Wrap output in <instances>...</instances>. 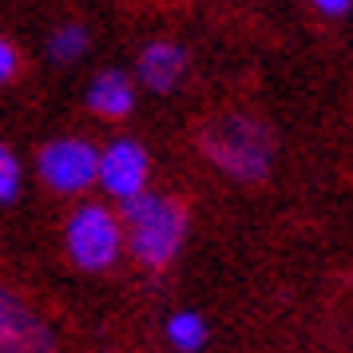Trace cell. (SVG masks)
<instances>
[{
    "instance_id": "obj_10",
    "label": "cell",
    "mask_w": 353,
    "mask_h": 353,
    "mask_svg": "<svg viewBox=\"0 0 353 353\" xmlns=\"http://www.w3.org/2000/svg\"><path fill=\"white\" fill-rule=\"evenodd\" d=\"M92 52V32L83 28L80 20L56 24L48 36V60L52 64H80L83 56Z\"/></svg>"
},
{
    "instance_id": "obj_6",
    "label": "cell",
    "mask_w": 353,
    "mask_h": 353,
    "mask_svg": "<svg viewBox=\"0 0 353 353\" xmlns=\"http://www.w3.org/2000/svg\"><path fill=\"white\" fill-rule=\"evenodd\" d=\"M0 353H60L56 330L24 294L0 286Z\"/></svg>"
},
{
    "instance_id": "obj_7",
    "label": "cell",
    "mask_w": 353,
    "mask_h": 353,
    "mask_svg": "<svg viewBox=\"0 0 353 353\" xmlns=\"http://www.w3.org/2000/svg\"><path fill=\"white\" fill-rule=\"evenodd\" d=\"M187 72H191V56L179 40H151L135 60V83L155 96H171L187 80Z\"/></svg>"
},
{
    "instance_id": "obj_11",
    "label": "cell",
    "mask_w": 353,
    "mask_h": 353,
    "mask_svg": "<svg viewBox=\"0 0 353 353\" xmlns=\"http://www.w3.org/2000/svg\"><path fill=\"white\" fill-rule=\"evenodd\" d=\"M20 191H24V167H20V155L8 143H0V207L17 203Z\"/></svg>"
},
{
    "instance_id": "obj_13",
    "label": "cell",
    "mask_w": 353,
    "mask_h": 353,
    "mask_svg": "<svg viewBox=\"0 0 353 353\" xmlns=\"http://www.w3.org/2000/svg\"><path fill=\"white\" fill-rule=\"evenodd\" d=\"M314 8H318L321 17H345L353 8V0H310Z\"/></svg>"
},
{
    "instance_id": "obj_2",
    "label": "cell",
    "mask_w": 353,
    "mask_h": 353,
    "mask_svg": "<svg viewBox=\"0 0 353 353\" xmlns=\"http://www.w3.org/2000/svg\"><path fill=\"white\" fill-rule=\"evenodd\" d=\"M199 147L234 183H262L274 167V131L246 112L214 115L207 128L199 131Z\"/></svg>"
},
{
    "instance_id": "obj_12",
    "label": "cell",
    "mask_w": 353,
    "mask_h": 353,
    "mask_svg": "<svg viewBox=\"0 0 353 353\" xmlns=\"http://www.w3.org/2000/svg\"><path fill=\"white\" fill-rule=\"evenodd\" d=\"M17 72H20V52H17V44H12L8 36H0V88L17 80Z\"/></svg>"
},
{
    "instance_id": "obj_5",
    "label": "cell",
    "mask_w": 353,
    "mask_h": 353,
    "mask_svg": "<svg viewBox=\"0 0 353 353\" xmlns=\"http://www.w3.org/2000/svg\"><path fill=\"white\" fill-rule=\"evenodd\" d=\"M151 183V151L131 135H119L112 143L99 147V163H96V187L108 199L123 203L131 194L147 191Z\"/></svg>"
},
{
    "instance_id": "obj_3",
    "label": "cell",
    "mask_w": 353,
    "mask_h": 353,
    "mask_svg": "<svg viewBox=\"0 0 353 353\" xmlns=\"http://www.w3.org/2000/svg\"><path fill=\"white\" fill-rule=\"evenodd\" d=\"M64 250L72 266L83 274H103L123 258L128 242H123V223L119 210L108 203L88 199L64 219Z\"/></svg>"
},
{
    "instance_id": "obj_9",
    "label": "cell",
    "mask_w": 353,
    "mask_h": 353,
    "mask_svg": "<svg viewBox=\"0 0 353 353\" xmlns=\"http://www.w3.org/2000/svg\"><path fill=\"white\" fill-rule=\"evenodd\" d=\"M163 334H167V341H171V350L199 353L203 345H207L210 325H207V318H203L199 310H175V314L167 318V325H163Z\"/></svg>"
},
{
    "instance_id": "obj_1",
    "label": "cell",
    "mask_w": 353,
    "mask_h": 353,
    "mask_svg": "<svg viewBox=\"0 0 353 353\" xmlns=\"http://www.w3.org/2000/svg\"><path fill=\"white\" fill-rule=\"evenodd\" d=\"M119 223H123L128 254L147 270H167L187 246L191 214L179 199L147 187L119 203Z\"/></svg>"
},
{
    "instance_id": "obj_4",
    "label": "cell",
    "mask_w": 353,
    "mask_h": 353,
    "mask_svg": "<svg viewBox=\"0 0 353 353\" xmlns=\"http://www.w3.org/2000/svg\"><path fill=\"white\" fill-rule=\"evenodd\" d=\"M96 163L99 147L83 135H60L40 147L36 155V175L56 194H83L96 187Z\"/></svg>"
},
{
    "instance_id": "obj_8",
    "label": "cell",
    "mask_w": 353,
    "mask_h": 353,
    "mask_svg": "<svg viewBox=\"0 0 353 353\" xmlns=\"http://www.w3.org/2000/svg\"><path fill=\"white\" fill-rule=\"evenodd\" d=\"M135 103H139V83L123 68H103L88 83V112L108 119V123L128 119L135 112Z\"/></svg>"
}]
</instances>
